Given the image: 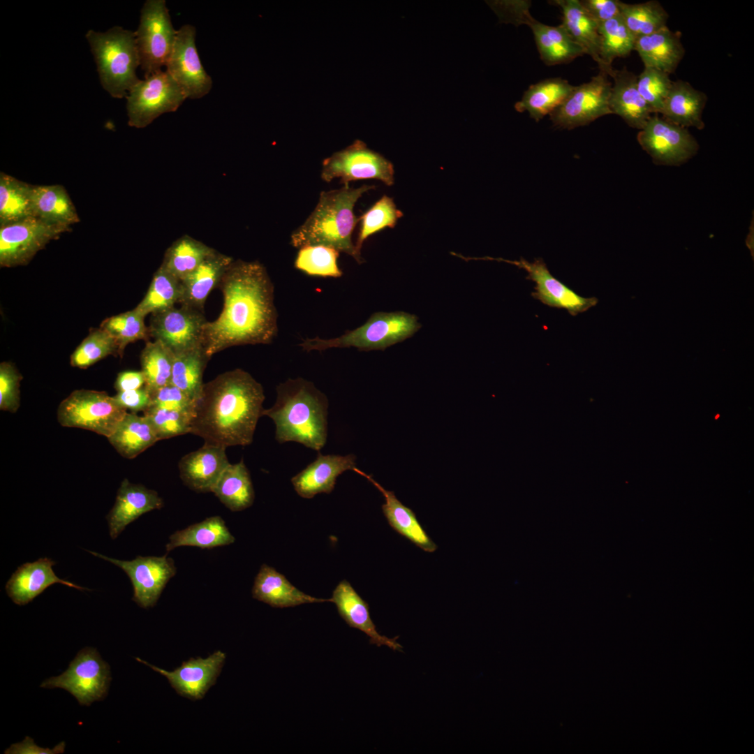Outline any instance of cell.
<instances>
[{
    "label": "cell",
    "instance_id": "obj_34",
    "mask_svg": "<svg viewBox=\"0 0 754 754\" xmlns=\"http://www.w3.org/2000/svg\"><path fill=\"white\" fill-rule=\"evenodd\" d=\"M108 439L119 454L129 459L159 441L149 420L132 412L126 414Z\"/></svg>",
    "mask_w": 754,
    "mask_h": 754
},
{
    "label": "cell",
    "instance_id": "obj_10",
    "mask_svg": "<svg viewBox=\"0 0 754 754\" xmlns=\"http://www.w3.org/2000/svg\"><path fill=\"white\" fill-rule=\"evenodd\" d=\"M110 681L109 665L96 649L85 647L78 652L64 673L45 679L40 687L63 688L72 694L80 705L89 706L105 697Z\"/></svg>",
    "mask_w": 754,
    "mask_h": 754
},
{
    "label": "cell",
    "instance_id": "obj_28",
    "mask_svg": "<svg viewBox=\"0 0 754 754\" xmlns=\"http://www.w3.org/2000/svg\"><path fill=\"white\" fill-rule=\"evenodd\" d=\"M707 95L683 80L672 81L661 111L665 120L676 125L699 130L704 128L702 112L707 103Z\"/></svg>",
    "mask_w": 754,
    "mask_h": 754
},
{
    "label": "cell",
    "instance_id": "obj_50",
    "mask_svg": "<svg viewBox=\"0 0 754 754\" xmlns=\"http://www.w3.org/2000/svg\"><path fill=\"white\" fill-rule=\"evenodd\" d=\"M672 84L668 73L653 68L644 67L637 76V89L653 114L661 111Z\"/></svg>",
    "mask_w": 754,
    "mask_h": 754
},
{
    "label": "cell",
    "instance_id": "obj_18",
    "mask_svg": "<svg viewBox=\"0 0 754 754\" xmlns=\"http://www.w3.org/2000/svg\"><path fill=\"white\" fill-rule=\"evenodd\" d=\"M475 259L503 261L524 269L528 273L526 279L535 283V291L531 293L533 298L548 306L566 309L572 316L583 313L598 303L597 298L582 297L553 276L541 258L532 263L522 258L519 260L489 257Z\"/></svg>",
    "mask_w": 754,
    "mask_h": 754
},
{
    "label": "cell",
    "instance_id": "obj_22",
    "mask_svg": "<svg viewBox=\"0 0 754 754\" xmlns=\"http://www.w3.org/2000/svg\"><path fill=\"white\" fill-rule=\"evenodd\" d=\"M226 449L204 443L200 448L182 457L179 470L184 484L197 492H212L219 477L230 464Z\"/></svg>",
    "mask_w": 754,
    "mask_h": 754
},
{
    "label": "cell",
    "instance_id": "obj_57",
    "mask_svg": "<svg viewBox=\"0 0 754 754\" xmlns=\"http://www.w3.org/2000/svg\"><path fill=\"white\" fill-rule=\"evenodd\" d=\"M144 374L140 371H125L119 373L114 383L117 392L134 390L145 385Z\"/></svg>",
    "mask_w": 754,
    "mask_h": 754
},
{
    "label": "cell",
    "instance_id": "obj_32",
    "mask_svg": "<svg viewBox=\"0 0 754 754\" xmlns=\"http://www.w3.org/2000/svg\"><path fill=\"white\" fill-rule=\"evenodd\" d=\"M561 8L563 14L562 25L570 36L597 62L599 57V24L591 17L578 0H555L549 1Z\"/></svg>",
    "mask_w": 754,
    "mask_h": 754
},
{
    "label": "cell",
    "instance_id": "obj_31",
    "mask_svg": "<svg viewBox=\"0 0 754 754\" xmlns=\"http://www.w3.org/2000/svg\"><path fill=\"white\" fill-rule=\"evenodd\" d=\"M528 26L533 34L540 58L547 65L568 63L585 54L562 24L547 25L533 17Z\"/></svg>",
    "mask_w": 754,
    "mask_h": 754
},
{
    "label": "cell",
    "instance_id": "obj_13",
    "mask_svg": "<svg viewBox=\"0 0 754 754\" xmlns=\"http://www.w3.org/2000/svg\"><path fill=\"white\" fill-rule=\"evenodd\" d=\"M612 86L608 75L603 71L589 82L575 86L562 104L549 114L554 126L570 130L612 114L609 108Z\"/></svg>",
    "mask_w": 754,
    "mask_h": 754
},
{
    "label": "cell",
    "instance_id": "obj_11",
    "mask_svg": "<svg viewBox=\"0 0 754 754\" xmlns=\"http://www.w3.org/2000/svg\"><path fill=\"white\" fill-rule=\"evenodd\" d=\"M320 177L327 183L339 178L343 185L374 179L390 186L394 182V169L383 155L369 149L363 141L355 140L323 161Z\"/></svg>",
    "mask_w": 754,
    "mask_h": 754
},
{
    "label": "cell",
    "instance_id": "obj_46",
    "mask_svg": "<svg viewBox=\"0 0 754 754\" xmlns=\"http://www.w3.org/2000/svg\"><path fill=\"white\" fill-rule=\"evenodd\" d=\"M403 215L393 198L383 195L359 218L360 228L355 244L357 251L361 253L362 245L369 237L386 228H393Z\"/></svg>",
    "mask_w": 754,
    "mask_h": 754
},
{
    "label": "cell",
    "instance_id": "obj_36",
    "mask_svg": "<svg viewBox=\"0 0 754 754\" xmlns=\"http://www.w3.org/2000/svg\"><path fill=\"white\" fill-rule=\"evenodd\" d=\"M235 541L225 521L220 516H212L200 522L174 532L165 545L167 553L183 546L212 549L226 546Z\"/></svg>",
    "mask_w": 754,
    "mask_h": 754
},
{
    "label": "cell",
    "instance_id": "obj_27",
    "mask_svg": "<svg viewBox=\"0 0 754 754\" xmlns=\"http://www.w3.org/2000/svg\"><path fill=\"white\" fill-rule=\"evenodd\" d=\"M635 50L644 67L669 75L675 71L685 54L680 32H674L667 26L651 34L637 37Z\"/></svg>",
    "mask_w": 754,
    "mask_h": 754
},
{
    "label": "cell",
    "instance_id": "obj_35",
    "mask_svg": "<svg viewBox=\"0 0 754 754\" xmlns=\"http://www.w3.org/2000/svg\"><path fill=\"white\" fill-rule=\"evenodd\" d=\"M34 217L44 221L70 226L80 221L76 209L61 185L33 186Z\"/></svg>",
    "mask_w": 754,
    "mask_h": 754
},
{
    "label": "cell",
    "instance_id": "obj_26",
    "mask_svg": "<svg viewBox=\"0 0 754 754\" xmlns=\"http://www.w3.org/2000/svg\"><path fill=\"white\" fill-rule=\"evenodd\" d=\"M252 596L273 607L279 608L306 603L332 602L331 598H318L300 591L283 575L266 564L261 566L255 578Z\"/></svg>",
    "mask_w": 754,
    "mask_h": 754
},
{
    "label": "cell",
    "instance_id": "obj_8",
    "mask_svg": "<svg viewBox=\"0 0 754 754\" xmlns=\"http://www.w3.org/2000/svg\"><path fill=\"white\" fill-rule=\"evenodd\" d=\"M177 30L174 29L165 0H147L140 12L135 42L145 77L162 70L172 51Z\"/></svg>",
    "mask_w": 754,
    "mask_h": 754
},
{
    "label": "cell",
    "instance_id": "obj_48",
    "mask_svg": "<svg viewBox=\"0 0 754 754\" xmlns=\"http://www.w3.org/2000/svg\"><path fill=\"white\" fill-rule=\"evenodd\" d=\"M109 355H119L118 346L110 334L99 327L91 330L77 347L70 363L72 367L87 369Z\"/></svg>",
    "mask_w": 754,
    "mask_h": 754
},
{
    "label": "cell",
    "instance_id": "obj_9",
    "mask_svg": "<svg viewBox=\"0 0 754 754\" xmlns=\"http://www.w3.org/2000/svg\"><path fill=\"white\" fill-rule=\"evenodd\" d=\"M126 98L128 125L137 128L147 126L164 113L175 112L186 99L166 70L140 80Z\"/></svg>",
    "mask_w": 754,
    "mask_h": 754
},
{
    "label": "cell",
    "instance_id": "obj_24",
    "mask_svg": "<svg viewBox=\"0 0 754 754\" xmlns=\"http://www.w3.org/2000/svg\"><path fill=\"white\" fill-rule=\"evenodd\" d=\"M339 615L352 628H357L369 637L370 644L378 646H386L394 651H401L402 646L397 637L389 638L376 630L369 614V605L355 591L346 580L341 581L334 589L331 598Z\"/></svg>",
    "mask_w": 754,
    "mask_h": 754
},
{
    "label": "cell",
    "instance_id": "obj_52",
    "mask_svg": "<svg viewBox=\"0 0 754 754\" xmlns=\"http://www.w3.org/2000/svg\"><path fill=\"white\" fill-rule=\"evenodd\" d=\"M151 406L193 415L196 401L172 383L156 390L151 394Z\"/></svg>",
    "mask_w": 754,
    "mask_h": 754
},
{
    "label": "cell",
    "instance_id": "obj_39",
    "mask_svg": "<svg viewBox=\"0 0 754 754\" xmlns=\"http://www.w3.org/2000/svg\"><path fill=\"white\" fill-rule=\"evenodd\" d=\"M216 251L202 242L185 235L175 240L167 249L161 265L182 281Z\"/></svg>",
    "mask_w": 754,
    "mask_h": 754
},
{
    "label": "cell",
    "instance_id": "obj_33",
    "mask_svg": "<svg viewBox=\"0 0 754 754\" xmlns=\"http://www.w3.org/2000/svg\"><path fill=\"white\" fill-rule=\"evenodd\" d=\"M575 86L560 77L548 78L531 85L515 108L526 111L535 121L550 114L569 96Z\"/></svg>",
    "mask_w": 754,
    "mask_h": 754
},
{
    "label": "cell",
    "instance_id": "obj_7",
    "mask_svg": "<svg viewBox=\"0 0 754 754\" xmlns=\"http://www.w3.org/2000/svg\"><path fill=\"white\" fill-rule=\"evenodd\" d=\"M126 413L105 392L77 390L60 403L57 419L63 427L81 428L108 438Z\"/></svg>",
    "mask_w": 754,
    "mask_h": 754
},
{
    "label": "cell",
    "instance_id": "obj_15",
    "mask_svg": "<svg viewBox=\"0 0 754 754\" xmlns=\"http://www.w3.org/2000/svg\"><path fill=\"white\" fill-rule=\"evenodd\" d=\"M88 552L122 569L133 585L132 600L145 609L156 604L166 584L177 572L173 559L168 557L167 554L162 556H138L131 561H122Z\"/></svg>",
    "mask_w": 754,
    "mask_h": 754
},
{
    "label": "cell",
    "instance_id": "obj_1",
    "mask_svg": "<svg viewBox=\"0 0 754 754\" xmlns=\"http://www.w3.org/2000/svg\"><path fill=\"white\" fill-rule=\"evenodd\" d=\"M218 287L223 306L215 320L203 326L207 356L235 346L270 343L277 334V312L265 266L258 261L233 260Z\"/></svg>",
    "mask_w": 754,
    "mask_h": 754
},
{
    "label": "cell",
    "instance_id": "obj_17",
    "mask_svg": "<svg viewBox=\"0 0 754 754\" xmlns=\"http://www.w3.org/2000/svg\"><path fill=\"white\" fill-rule=\"evenodd\" d=\"M195 28L182 26L166 64V71L183 90L186 98L198 99L207 95L212 80L203 68L195 45Z\"/></svg>",
    "mask_w": 754,
    "mask_h": 754
},
{
    "label": "cell",
    "instance_id": "obj_41",
    "mask_svg": "<svg viewBox=\"0 0 754 754\" xmlns=\"http://www.w3.org/2000/svg\"><path fill=\"white\" fill-rule=\"evenodd\" d=\"M209 360L202 346L175 354L171 383L197 401L202 392V374Z\"/></svg>",
    "mask_w": 754,
    "mask_h": 754
},
{
    "label": "cell",
    "instance_id": "obj_5",
    "mask_svg": "<svg viewBox=\"0 0 754 754\" xmlns=\"http://www.w3.org/2000/svg\"><path fill=\"white\" fill-rule=\"evenodd\" d=\"M103 88L113 98L126 97L140 81L136 70L140 58L135 31L115 26L105 32L86 34Z\"/></svg>",
    "mask_w": 754,
    "mask_h": 754
},
{
    "label": "cell",
    "instance_id": "obj_51",
    "mask_svg": "<svg viewBox=\"0 0 754 754\" xmlns=\"http://www.w3.org/2000/svg\"><path fill=\"white\" fill-rule=\"evenodd\" d=\"M21 374L10 362L0 364V408L15 413L20 406Z\"/></svg>",
    "mask_w": 754,
    "mask_h": 754
},
{
    "label": "cell",
    "instance_id": "obj_20",
    "mask_svg": "<svg viewBox=\"0 0 754 754\" xmlns=\"http://www.w3.org/2000/svg\"><path fill=\"white\" fill-rule=\"evenodd\" d=\"M355 461L353 454L323 455L318 452L316 459L293 476L291 482L297 494L304 498L320 493L330 494L339 475L356 468Z\"/></svg>",
    "mask_w": 754,
    "mask_h": 754
},
{
    "label": "cell",
    "instance_id": "obj_16",
    "mask_svg": "<svg viewBox=\"0 0 754 754\" xmlns=\"http://www.w3.org/2000/svg\"><path fill=\"white\" fill-rule=\"evenodd\" d=\"M207 322L202 311L180 304L152 313L149 334L175 355L202 346V328Z\"/></svg>",
    "mask_w": 754,
    "mask_h": 754
},
{
    "label": "cell",
    "instance_id": "obj_47",
    "mask_svg": "<svg viewBox=\"0 0 754 754\" xmlns=\"http://www.w3.org/2000/svg\"><path fill=\"white\" fill-rule=\"evenodd\" d=\"M339 251L325 246H306L300 249L295 260L296 269L308 275L340 277L343 272L337 265Z\"/></svg>",
    "mask_w": 754,
    "mask_h": 754
},
{
    "label": "cell",
    "instance_id": "obj_53",
    "mask_svg": "<svg viewBox=\"0 0 754 754\" xmlns=\"http://www.w3.org/2000/svg\"><path fill=\"white\" fill-rule=\"evenodd\" d=\"M530 6L529 1H503L491 3L492 8L501 20L517 26L528 25L533 18L529 11Z\"/></svg>",
    "mask_w": 754,
    "mask_h": 754
},
{
    "label": "cell",
    "instance_id": "obj_12",
    "mask_svg": "<svg viewBox=\"0 0 754 754\" xmlns=\"http://www.w3.org/2000/svg\"><path fill=\"white\" fill-rule=\"evenodd\" d=\"M70 230V226L48 223L34 216L0 226L1 267L28 264L47 244Z\"/></svg>",
    "mask_w": 754,
    "mask_h": 754
},
{
    "label": "cell",
    "instance_id": "obj_6",
    "mask_svg": "<svg viewBox=\"0 0 754 754\" xmlns=\"http://www.w3.org/2000/svg\"><path fill=\"white\" fill-rule=\"evenodd\" d=\"M420 327L415 315L403 311L376 312L364 325L353 330H348L340 337L329 339L318 337L306 339L300 346L308 352L349 347L364 351L384 350L412 337Z\"/></svg>",
    "mask_w": 754,
    "mask_h": 754
},
{
    "label": "cell",
    "instance_id": "obj_30",
    "mask_svg": "<svg viewBox=\"0 0 754 754\" xmlns=\"http://www.w3.org/2000/svg\"><path fill=\"white\" fill-rule=\"evenodd\" d=\"M233 259L216 251L182 281L183 294L180 304L202 311L207 297L218 287Z\"/></svg>",
    "mask_w": 754,
    "mask_h": 754
},
{
    "label": "cell",
    "instance_id": "obj_4",
    "mask_svg": "<svg viewBox=\"0 0 754 754\" xmlns=\"http://www.w3.org/2000/svg\"><path fill=\"white\" fill-rule=\"evenodd\" d=\"M375 186L364 184L353 188L349 184L320 193L318 203L306 220L290 235L295 248L325 246L352 256L358 263L363 259L352 241L359 222L353 212L358 199Z\"/></svg>",
    "mask_w": 754,
    "mask_h": 754
},
{
    "label": "cell",
    "instance_id": "obj_3",
    "mask_svg": "<svg viewBox=\"0 0 754 754\" xmlns=\"http://www.w3.org/2000/svg\"><path fill=\"white\" fill-rule=\"evenodd\" d=\"M276 393L274 406L263 412L275 424L276 440L279 443L297 442L319 452L327 436L326 395L302 378L280 383Z\"/></svg>",
    "mask_w": 754,
    "mask_h": 754
},
{
    "label": "cell",
    "instance_id": "obj_29",
    "mask_svg": "<svg viewBox=\"0 0 754 754\" xmlns=\"http://www.w3.org/2000/svg\"><path fill=\"white\" fill-rule=\"evenodd\" d=\"M353 471L364 477L381 492L385 498V503L382 505L383 512L395 531L424 552H434L436 550L437 545L421 526L415 512L404 505L392 491L385 489L371 475L357 468H355Z\"/></svg>",
    "mask_w": 754,
    "mask_h": 754
},
{
    "label": "cell",
    "instance_id": "obj_54",
    "mask_svg": "<svg viewBox=\"0 0 754 754\" xmlns=\"http://www.w3.org/2000/svg\"><path fill=\"white\" fill-rule=\"evenodd\" d=\"M113 397L122 408L135 413L145 412L150 408L151 403V394L145 385L134 390L117 392Z\"/></svg>",
    "mask_w": 754,
    "mask_h": 754
},
{
    "label": "cell",
    "instance_id": "obj_23",
    "mask_svg": "<svg viewBox=\"0 0 754 754\" xmlns=\"http://www.w3.org/2000/svg\"><path fill=\"white\" fill-rule=\"evenodd\" d=\"M55 563L50 559L40 558L19 566L6 585V593L13 602L18 605H25L56 583L78 590L88 589L59 578L52 569Z\"/></svg>",
    "mask_w": 754,
    "mask_h": 754
},
{
    "label": "cell",
    "instance_id": "obj_37",
    "mask_svg": "<svg viewBox=\"0 0 754 754\" xmlns=\"http://www.w3.org/2000/svg\"><path fill=\"white\" fill-rule=\"evenodd\" d=\"M212 492L229 510H245L252 505L255 493L250 473L244 460L230 464L223 471Z\"/></svg>",
    "mask_w": 754,
    "mask_h": 754
},
{
    "label": "cell",
    "instance_id": "obj_19",
    "mask_svg": "<svg viewBox=\"0 0 754 754\" xmlns=\"http://www.w3.org/2000/svg\"><path fill=\"white\" fill-rule=\"evenodd\" d=\"M226 653L214 651L206 658H191L173 671H168L136 658L135 659L167 678L171 687L181 696L191 700L204 697L215 684L225 660Z\"/></svg>",
    "mask_w": 754,
    "mask_h": 754
},
{
    "label": "cell",
    "instance_id": "obj_43",
    "mask_svg": "<svg viewBox=\"0 0 754 754\" xmlns=\"http://www.w3.org/2000/svg\"><path fill=\"white\" fill-rule=\"evenodd\" d=\"M173 353L159 341H147L140 355L141 371L150 394L171 383Z\"/></svg>",
    "mask_w": 754,
    "mask_h": 754
},
{
    "label": "cell",
    "instance_id": "obj_25",
    "mask_svg": "<svg viewBox=\"0 0 754 754\" xmlns=\"http://www.w3.org/2000/svg\"><path fill=\"white\" fill-rule=\"evenodd\" d=\"M611 77L614 80L609 97L612 113L621 117L628 126L642 129L653 114L637 89V76L623 68L614 69Z\"/></svg>",
    "mask_w": 754,
    "mask_h": 754
},
{
    "label": "cell",
    "instance_id": "obj_49",
    "mask_svg": "<svg viewBox=\"0 0 754 754\" xmlns=\"http://www.w3.org/2000/svg\"><path fill=\"white\" fill-rule=\"evenodd\" d=\"M159 441L191 433V414L151 406L144 412Z\"/></svg>",
    "mask_w": 754,
    "mask_h": 754
},
{
    "label": "cell",
    "instance_id": "obj_14",
    "mask_svg": "<svg viewBox=\"0 0 754 754\" xmlns=\"http://www.w3.org/2000/svg\"><path fill=\"white\" fill-rule=\"evenodd\" d=\"M642 148L658 165L678 166L693 157L699 149L686 128L671 123L658 114L649 118L637 136Z\"/></svg>",
    "mask_w": 754,
    "mask_h": 754
},
{
    "label": "cell",
    "instance_id": "obj_42",
    "mask_svg": "<svg viewBox=\"0 0 754 754\" xmlns=\"http://www.w3.org/2000/svg\"><path fill=\"white\" fill-rule=\"evenodd\" d=\"M182 294V281L161 265L154 273L147 293L135 309L146 317L180 303Z\"/></svg>",
    "mask_w": 754,
    "mask_h": 754
},
{
    "label": "cell",
    "instance_id": "obj_38",
    "mask_svg": "<svg viewBox=\"0 0 754 754\" xmlns=\"http://www.w3.org/2000/svg\"><path fill=\"white\" fill-rule=\"evenodd\" d=\"M598 33L600 71L612 76L614 71L612 66L613 61L626 57L635 50L637 37L628 29L621 15L600 23Z\"/></svg>",
    "mask_w": 754,
    "mask_h": 754
},
{
    "label": "cell",
    "instance_id": "obj_40",
    "mask_svg": "<svg viewBox=\"0 0 754 754\" xmlns=\"http://www.w3.org/2000/svg\"><path fill=\"white\" fill-rule=\"evenodd\" d=\"M32 187L9 175L0 173V226L34 216Z\"/></svg>",
    "mask_w": 754,
    "mask_h": 754
},
{
    "label": "cell",
    "instance_id": "obj_44",
    "mask_svg": "<svg viewBox=\"0 0 754 754\" xmlns=\"http://www.w3.org/2000/svg\"><path fill=\"white\" fill-rule=\"evenodd\" d=\"M620 15L628 29L637 38L667 27L668 14L658 1L630 4L621 2Z\"/></svg>",
    "mask_w": 754,
    "mask_h": 754
},
{
    "label": "cell",
    "instance_id": "obj_2",
    "mask_svg": "<svg viewBox=\"0 0 754 754\" xmlns=\"http://www.w3.org/2000/svg\"><path fill=\"white\" fill-rule=\"evenodd\" d=\"M265 400L262 385L235 369L204 384L191 419V433L223 448L250 445Z\"/></svg>",
    "mask_w": 754,
    "mask_h": 754
},
{
    "label": "cell",
    "instance_id": "obj_45",
    "mask_svg": "<svg viewBox=\"0 0 754 754\" xmlns=\"http://www.w3.org/2000/svg\"><path fill=\"white\" fill-rule=\"evenodd\" d=\"M145 316L135 309L111 316L104 320L100 327L116 341L119 356L122 357L126 347L139 340H147L149 328L145 323Z\"/></svg>",
    "mask_w": 754,
    "mask_h": 754
},
{
    "label": "cell",
    "instance_id": "obj_21",
    "mask_svg": "<svg viewBox=\"0 0 754 754\" xmlns=\"http://www.w3.org/2000/svg\"><path fill=\"white\" fill-rule=\"evenodd\" d=\"M163 506L158 493L125 478L117 491L114 506L106 518L111 538L116 539L126 527L143 514Z\"/></svg>",
    "mask_w": 754,
    "mask_h": 754
},
{
    "label": "cell",
    "instance_id": "obj_55",
    "mask_svg": "<svg viewBox=\"0 0 754 754\" xmlns=\"http://www.w3.org/2000/svg\"><path fill=\"white\" fill-rule=\"evenodd\" d=\"M580 2L598 24L620 15L621 2L620 1L584 0Z\"/></svg>",
    "mask_w": 754,
    "mask_h": 754
},
{
    "label": "cell",
    "instance_id": "obj_56",
    "mask_svg": "<svg viewBox=\"0 0 754 754\" xmlns=\"http://www.w3.org/2000/svg\"><path fill=\"white\" fill-rule=\"evenodd\" d=\"M65 742L61 741L53 749L44 748L36 745L34 740L26 737L25 739L20 743H16L12 744L8 748L4 753L6 754H54L62 753L64 752Z\"/></svg>",
    "mask_w": 754,
    "mask_h": 754
}]
</instances>
